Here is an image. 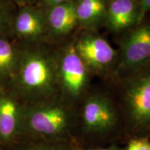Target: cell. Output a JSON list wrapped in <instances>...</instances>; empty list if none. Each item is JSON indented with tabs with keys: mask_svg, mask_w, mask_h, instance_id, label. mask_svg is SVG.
Listing matches in <instances>:
<instances>
[{
	"mask_svg": "<svg viewBox=\"0 0 150 150\" xmlns=\"http://www.w3.org/2000/svg\"><path fill=\"white\" fill-rule=\"evenodd\" d=\"M18 66L8 89L26 106L61 95L57 82L59 44L22 45Z\"/></svg>",
	"mask_w": 150,
	"mask_h": 150,
	"instance_id": "cell-1",
	"label": "cell"
},
{
	"mask_svg": "<svg viewBox=\"0 0 150 150\" xmlns=\"http://www.w3.org/2000/svg\"><path fill=\"white\" fill-rule=\"evenodd\" d=\"M127 142L125 127L115 95L91 88L77 106L75 141L81 148Z\"/></svg>",
	"mask_w": 150,
	"mask_h": 150,
	"instance_id": "cell-2",
	"label": "cell"
},
{
	"mask_svg": "<svg viewBox=\"0 0 150 150\" xmlns=\"http://www.w3.org/2000/svg\"><path fill=\"white\" fill-rule=\"evenodd\" d=\"M76 120L77 106L58 95L26 106L20 139L75 141Z\"/></svg>",
	"mask_w": 150,
	"mask_h": 150,
	"instance_id": "cell-3",
	"label": "cell"
},
{
	"mask_svg": "<svg viewBox=\"0 0 150 150\" xmlns=\"http://www.w3.org/2000/svg\"><path fill=\"white\" fill-rule=\"evenodd\" d=\"M115 83L127 141L150 138V67Z\"/></svg>",
	"mask_w": 150,
	"mask_h": 150,
	"instance_id": "cell-4",
	"label": "cell"
},
{
	"mask_svg": "<svg viewBox=\"0 0 150 150\" xmlns=\"http://www.w3.org/2000/svg\"><path fill=\"white\" fill-rule=\"evenodd\" d=\"M92 76L75 50L74 35L59 44L57 82L63 98L78 106L91 88Z\"/></svg>",
	"mask_w": 150,
	"mask_h": 150,
	"instance_id": "cell-5",
	"label": "cell"
},
{
	"mask_svg": "<svg viewBox=\"0 0 150 150\" xmlns=\"http://www.w3.org/2000/svg\"><path fill=\"white\" fill-rule=\"evenodd\" d=\"M115 82L150 67V17L120 35Z\"/></svg>",
	"mask_w": 150,
	"mask_h": 150,
	"instance_id": "cell-6",
	"label": "cell"
},
{
	"mask_svg": "<svg viewBox=\"0 0 150 150\" xmlns=\"http://www.w3.org/2000/svg\"><path fill=\"white\" fill-rule=\"evenodd\" d=\"M74 35V45L93 76L108 78L116 69L118 51L95 31L81 30Z\"/></svg>",
	"mask_w": 150,
	"mask_h": 150,
	"instance_id": "cell-7",
	"label": "cell"
},
{
	"mask_svg": "<svg viewBox=\"0 0 150 150\" xmlns=\"http://www.w3.org/2000/svg\"><path fill=\"white\" fill-rule=\"evenodd\" d=\"M11 35L21 45L50 42L45 16L42 7L37 4L18 6Z\"/></svg>",
	"mask_w": 150,
	"mask_h": 150,
	"instance_id": "cell-8",
	"label": "cell"
},
{
	"mask_svg": "<svg viewBox=\"0 0 150 150\" xmlns=\"http://www.w3.org/2000/svg\"><path fill=\"white\" fill-rule=\"evenodd\" d=\"M26 105L8 89L0 92V147L5 148L20 138Z\"/></svg>",
	"mask_w": 150,
	"mask_h": 150,
	"instance_id": "cell-9",
	"label": "cell"
},
{
	"mask_svg": "<svg viewBox=\"0 0 150 150\" xmlns=\"http://www.w3.org/2000/svg\"><path fill=\"white\" fill-rule=\"evenodd\" d=\"M42 8L50 42L60 44L74 35L79 28L74 0Z\"/></svg>",
	"mask_w": 150,
	"mask_h": 150,
	"instance_id": "cell-10",
	"label": "cell"
},
{
	"mask_svg": "<svg viewBox=\"0 0 150 150\" xmlns=\"http://www.w3.org/2000/svg\"><path fill=\"white\" fill-rule=\"evenodd\" d=\"M144 18L138 0H108L104 27L110 33L120 36Z\"/></svg>",
	"mask_w": 150,
	"mask_h": 150,
	"instance_id": "cell-11",
	"label": "cell"
},
{
	"mask_svg": "<svg viewBox=\"0 0 150 150\" xmlns=\"http://www.w3.org/2000/svg\"><path fill=\"white\" fill-rule=\"evenodd\" d=\"M74 3L81 30L97 31L104 27L108 0H74Z\"/></svg>",
	"mask_w": 150,
	"mask_h": 150,
	"instance_id": "cell-12",
	"label": "cell"
},
{
	"mask_svg": "<svg viewBox=\"0 0 150 150\" xmlns=\"http://www.w3.org/2000/svg\"><path fill=\"white\" fill-rule=\"evenodd\" d=\"M22 46L11 35L0 36V86L7 88L21 56Z\"/></svg>",
	"mask_w": 150,
	"mask_h": 150,
	"instance_id": "cell-13",
	"label": "cell"
},
{
	"mask_svg": "<svg viewBox=\"0 0 150 150\" xmlns=\"http://www.w3.org/2000/svg\"><path fill=\"white\" fill-rule=\"evenodd\" d=\"M3 150H80L75 141H46V140L22 139L18 140Z\"/></svg>",
	"mask_w": 150,
	"mask_h": 150,
	"instance_id": "cell-14",
	"label": "cell"
},
{
	"mask_svg": "<svg viewBox=\"0 0 150 150\" xmlns=\"http://www.w3.org/2000/svg\"><path fill=\"white\" fill-rule=\"evenodd\" d=\"M17 8L18 6L10 0H0V36L11 35Z\"/></svg>",
	"mask_w": 150,
	"mask_h": 150,
	"instance_id": "cell-15",
	"label": "cell"
},
{
	"mask_svg": "<svg viewBox=\"0 0 150 150\" xmlns=\"http://www.w3.org/2000/svg\"><path fill=\"white\" fill-rule=\"evenodd\" d=\"M125 145V150H150V139L149 138H130Z\"/></svg>",
	"mask_w": 150,
	"mask_h": 150,
	"instance_id": "cell-16",
	"label": "cell"
},
{
	"mask_svg": "<svg viewBox=\"0 0 150 150\" xmlns=\"http://www.w3.org/2000/svg\"><path fill=\"white\" fill-rule=\"evenodd\" d=\"M126 145L122 146L120 143L114 142V143L108 144L106 145L97 146V147H84L81 148L80 150H125Z\"/></svg>",
	"mask_w": 150,
	"mask_h": 150,
	"instance_id": "cell-17",
	"label": "cell"
},
{
	"mask_svg": "<svg viewBox=\"0 0 150 150\" xmlns=\"http://www.w3.org/2000/svg\"><path fill=\"white\" fill-rule=\"evenodd\" d=\"M70 1H74V0H38L37 4L42 8H47V7L52 6Z\"/></svg>",
	"mask_w": 150,
	"mask_h": 150,
	"instance_id": "cell-18",
	"label": "cell"
},
{
	"mask_svg": "<svg viewBox=\"0 0 150 150\" xmlns=\"http://www.w3.org/2000/svg\"><path fill=\"white\" fill-rule=\"evenodd\" d=\"M141 6L144 16L150 14V0H138Z\"/></svg>",
	"mask_w": 150,
	"mask_h": 150,
	"instance_id": "cell-19",
	"label": "cell"
},
{
	"mask_svg": "<svg viewBox=\"0 0 150 150\" xmlns=\"http://www.w3.org/2000/svg\"><path fill=\"white\" fill-rule=\"evenodd\" d=\"M11 2L16 4L17 6H22L29 4H36L38 0H10Z\"/></svg>",
	"mask_w": 150,
	"mask_h": 150,
	"instance_id": "cell-20",
	"label": "cell"
},
{
	"mask_svg": "<svg viewBox=\"0 0 150 150\" xmlns=\"http://www.w3.org/2000/svg\"><path fill=\"white\" fill-rule=\"evenodd\" d=\"M3 89V88L2 87H1V86H0V92H1V90H2Z\"/></svg>",
	"mask_w": 150,
	"mask_h": 150,
	"instance_id": "cell-21",
	"label": "cell"
},
{
	"mask_svg": "<svg viewBox=\"0 0 150 150\" xmlns=\"http://www.w3.org/2000/svg\"><path fill=\"white\" fill-rule=\"evenodd\" d=\"M0 150H3V149H1V147H0Z\"/></svg>",
	"mask_w": 150,
	"mask_h": 150,
	"instance_id": "cell-22",
	"label": "cell"
},
{
	"mask_svg": "<svg viewBox=\"0 0 150 150\" xmlns=\"http://www.w3.org/2000/svg\"><path fill=\"white\" fill-rule=\"evenodd\" d=\"M149 139H150V138H149Z\"/></svg>",
	"mask_w": 150,
	"mask_h": 150,
	"instance_id": "cell-23",
	"label": "cell"
}]
</instances>
